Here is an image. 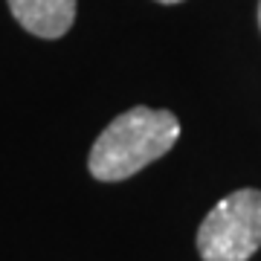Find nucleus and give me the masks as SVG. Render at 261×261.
Returning <instances> with one entry per match:
<instances>
[{
    "label": "nucleus",
    "mask_w": 261,
    "mask_h": 261,
    "mask_svg": "<svg viewBox=\"0 0 261 261\" xmlns=\"http://www.w3.org/2000/svg\"><path fill=\"white\" fill-rule=\"evenodd\" d=\"M258 23H261V3H258Z\"/></svg>",
    "instance_id": "obj_5"
},
{
    "label": "nucleus",
    "mask_w": 261,
    "mask_h": 261,
    "mask_svg": "<svg viewBox=\"0 0 261 261\" xmlns=\"http://www.w3.org/2000/svg\"><path fill=\"white\" fill-rule=\"evenodd\" d=\"M157 3H183V0H157Z\"/></svg>",
    "instance_id": "obj_4"
},
{
    "label": "nucleus",
    "mask_w": 261,
    "mask_h": 261,
    "mask_svg": "<svg viewBox=\"0 0 261 261\" xmlns=\"http://www.w3.org/2000/svg\"><path fill=\"white\" fill-rule=\"evenodd\" d=\"M180 137V122L171 111L130 108L99 134L90 148L87 168L96 180H128L154 160H160Z\"/></svg>",
    "instance_id": "obj_1"
},
{
    "label": "nucleus",
    "mask_w": 261,
    "mask_h": 261,
    "mask_svg": "<svg viewBox=\"0 0 261 261\" xmlns=\"http://www.w3.org/2000/svg\"><path fill=\"white\" fill-rule=\"evenodd\" d=\"M12 15L29 35L64 38L75 20V0H6Z\"/></svg>",
    "instance_id": "obj_3"
},
{
    "label": "nucleus",
    "mask_w": 261,
    "mask_h": 261,
    "mask_svg": "<svg viewBox=\"0 0 261 261\" xmlns=\"http://www.w3.org/2000/svg\"><path fill=\"white\" fill-rule=\"evenodd\" d=\"M261 247V192L241 189L226 195L197 229L203 261H247Z\"/></svg>",
    "instance_id": "obj_2"
}]
</instances>
